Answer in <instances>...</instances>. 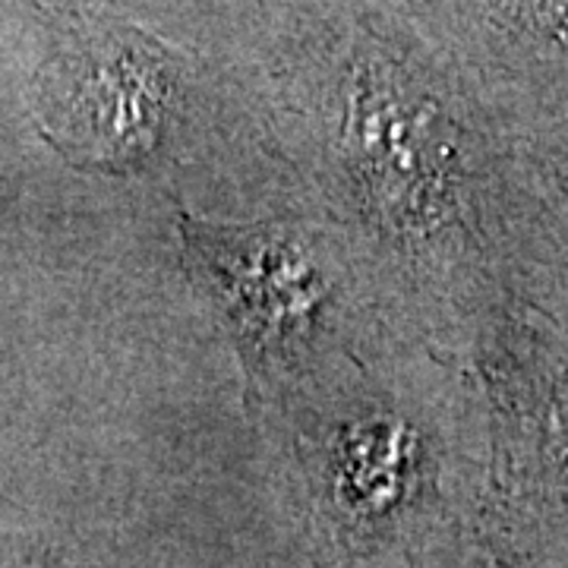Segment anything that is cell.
<instances>
[{
	"instance_id": "cell-1",
	"label": "cell",
	"mask_w": 568,
	"mask_h": 568,
	"mask_svg": "<svg viewBox=\"0 0 568 568\" xmlns=\"http://www.w3.org/2000/svg\"><path fill=\"white\" fill-rule=\"evenodd\" d=\"M181 224L193 268L246 354L256 361L294 357L332 297L328 272L313 246L278 224L219 227L190 215Z\"/></svg>"
},
{
	"instance_id": "cell-2",
	"label": "cell",
	"mask_w": 568,
	"mask_h": 568,
	"mask_svg": "<svg viewBox=\"0 0 568 568\" xmlns=\"http://www.w3.org/2000/svg\"><path fill=\"white\" fill-rule=\"evenodd\" d=\"M85 63L89 67L70 89L73 111H80V126L104 136H126L118 118V111H126L142 136H152L164 104L162 70L149 67L145 54L130 48H111L102 51V58L92 54Z\"/></svg>"
}]
</instances>
